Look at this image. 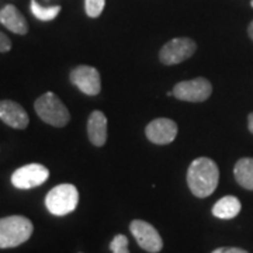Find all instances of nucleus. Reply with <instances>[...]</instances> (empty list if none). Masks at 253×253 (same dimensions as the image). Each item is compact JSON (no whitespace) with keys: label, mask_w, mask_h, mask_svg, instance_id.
Listing matches in <instances>:
<instances>
[{"label":"nucleus","mask_w":253,"mask_h":253,"mask_svg":"<svg viewBox=\"0 0 253 253\" xmlns=\"http://www.w3.org/2000/svg\"><path fill=\"white\" fill-rule=\"evenodd\" d=\"M218 181H219V169L212 159L197 158L189 166L187 186L196 197L206 199L211 196L217 189Z\"/></svg>","instance_id":"1"},{"label":"nucleus","mask_w":253,"mask_h":253,"mask_svg":"<svg viewBox=\"0 0 253 253\" xmlns=\"http://www.w3.org/2000/svg\"><path fill=\"white\" fill-rule=\"evenodd\" d=\"M34 225L27 217L10 215L0 218V249L17 248L33 235Z\"/></svg>","instance_id":"2"},{"label":"nucleus","mask_w":253,"mask_h":253,"mask_svg":"<svg viewBox=\"0 0 253 253\" xmlns=\"http://www.w3.org/2000/svg\"><path fill=\"white\" fill-rule=\"evenodd\" d=\"M34 109L38 117L44 123L56 128H62L71 120L69 110L66 109L62 100L52 91H46L42 96H40L34 103Z\"/></svg>","instance_id":"3"},{"label":"nucleus","mask_w":253,"mask_h":253,"mask_svg":"<svg viewBox=\"0 0 253 253\" xmlns=\"http://www.w3.org/2000/svg\"><path fill=\"white\" fill-rule=\"evenodd\" d=\"M78 203H79V191L73 184L69 183L54 187L45 197L46 210L56 217L71 214L78 207Z\"/></svg>","instance_id":"4"},{"label":"nucleus","mask_w":253,"mask_h":253,"mask_svg":"<svg viewBox=\"0 0 253 253\" xmlns=\"http://www.w3.org/2000/svg\"><path fill=\"white\" fill-rule=\"evenodd\" d=\"M197 49V44L187 37L173 38L162 46L159 59L163 65H177L189 59Z\"/></svg>","instance_id":"5"},{"label":"nucleus","mask_w":253,"mask_h":253,"mask_svg":"<svg viewBox=\"0 0 253 253\" xmlns=\"http://www.w3.org/2000/svg\"><path fill=\"white\" fill-rule=\"evenodd\" d=\"M173 96L181 101L203 103L211 96L212 86L206 78H196L193 81L179 82L173 87Z\"/></svg>","instance_id":"6"},{"label":"nucleus","mask_w":253,"mask_h":253,"mask_svg":"<svg viewBox=\"0 0 253 253\" xmlns=\"http://www.w3.org/2000/svg\"><path fill=\"white\" fill-rule=\"evenodd\" d=\"M49 177V170L44 165L40 163H30L26 166L18 168L11 174V183L16 189L28 190L38 187L44 184Z\"/></svg>","instance_id":"7"},{"label":"nucleus","mask_w":253,"mask_h":253,"mask_svg":"<svg viewBox=\"0 0 253 253\" xmlns=\"http://www.w3.org/2000/svg\"><path fill=\"white\" fill-rule=\"evenodd\" d=\"M129 231L135 238L136 244L139 245L144 251L149 253H158L162 251L163 241L162 236L156 231L154 225L142 219H134L129 224Z\"/></svg>","instance_id":"8"},{"label":"nucleus","mask_w":253,"mask_h":253,"mask_svg":"<svg viewBox=\"0 0 253 253\" xmlns=\"http://www.w3.org/2000/svg\"><path fill=\"white\" fill-rule=\"evenodd\" d=\"M71 82L84 94L96 96L101 90V79L96 68L87 65H79L71 72Z\"/></svg>","instance_id":"9"},{"label":"nucleus","mask_w":253,"mask_h":253,"mask_svg":"<svg viewBox=\"0 0 253 253\" xmlns=\"http://www.w3.org/2000/svg\"><path fill=\"white\" fill-rule=\"evenodd\" d=\"M145 134L152 144H170L177 135V124L169 118H156L146 126Z\"/></svg>","instance_id":"10"},{"label":"nucleus","mask_w":253,"mask_h":253,"mask_svg":"<svg viewBox=\"0 0 253 253\" xmlns=\"http://www.w3.org/2000/svg\"><path fill=\"white\" fill-rule=\"evenodd\" d=\"M0 120L14 129H26L30 124V118L21 104L13 100L0 101Z\"/></svg>","instance_id":"11"},{"label":"nucleus","mask_w":253,"mask_h":253,"mask_svg":"<svg viewBox=\"0 0 253 253\" xmlns=\"http://www.w3.org/2000/svg\"><path fill=\"white\" fill-rule=\"evenodd\" d=\"M0 23L1 26H4L11 33L18 34V36H24L28 33L27 20L21 14V11L13 4H6L0 10Z\"/></svg>","instance_id":"12"},{"label":"nucleus","mask_w":253,"mask_h":253,"mask_svg":"<svg viewBox=\"0 0 253 253\" xmlns=\"http://www.w3.org/2000/svg\"><path fill=\"white\" fill-rule=\"evenodd\" d=\"M87 135L94 146H103L107 141V117L99 110L93 111L87 120Z\"/></svg>","instance_id":"13"},{"label":"nucleus","mask_w":253,"mask_h":253,"mask_svg":"<svg viewBox=\"0 0 253 253\" xmlns=\"http://www.w3.org/2000/svg\"><path fill=\"white\" fill-rule=\"evenodd\" d=\"M241 201L235 196H225L214 204L212 215L219 219H232L241 212Z\"/></svg>","instance_id":"14"},{"label":"nucleus","mask_w":253,"mask_h":253,"mask_svg":"<svg viewBox=\"0 0 253 253\" xmlns=\"http://www.w3.org/2000/svg\"><path fill=\"white\" fill-rule=\"evenodd\" d=\"M234 176L241 187L253 190V158L239 159L234 168Z\"/></svg>","instance_id":"15"},{"label":"nucleus","mask_w":253,"mask_h":253,"mask_svg":"<svg viewBox=\"0 0 253 253\" xmlns=\"http://www.w3.org/2000/svg\"><path fill=\"white\" fill-rule=\"evenodd\" d=\"M30 7H31V13L34 14V17H37L41 21H51L54 20L59 11H61V6H51V7H44L41 6L38 1L36 0H31L30 3Z\"/></svg>","instance_id":"16"},{"label":"nucleus","mask_w":253,"mask_h":253,"mask_svg":"<svg viewBox=\"0 0 253 253\" xmlns=\"http://www.w3.org/2000/svg\"><path fill=\"white\" fill-rule=\"evenodd\" d=\"M106 6V0H84L86 14L91 18L99 17Z\"/></svg>","instance_id":"17"},{"label":"nucleus","mask_w":253,"mask_h":253,"mask_svg":"<svg viewBox=\"0 0 253 253\" xmlns=\"http://www.w3.org/2000/svg\"><path fill=\"white\" fill-rule=\"evenodd\" d=\"M110 251L113 253H129L128 251V239L126 235L118 234L110 242Z\"/></svg>","instance_id":"18"},{"label":"nucleus","mask_w":253,"mask_h":253,"mask_svg":"<svg viewBox=\"0 0 253 253\" xmlns=\"http://www.w3.org/2000/svg\"><path fill=\"white\" fill-rule=\"evenodd\" d=\"M11 49V41L6 34L0 31V52H9Z\"/></svg>","instance_id":"19"},{"label":"nucleus","mask_w":253,"mask_h":253,"mask_svg":"<svg viewBox=\"0 0 253 253\" xmlns=\"http://www.w3.org/2000/svg\"><path fill=\"white\" fill-rule=\"evenodd\" d=\"M211 253H249L245 249L241 248H218L215 251H212Z\"/></svg>","instance_id":"20"},{"label":"nucleus","mask_w":253,"mask_h":253,"mask_svg":"<svg viewBox=\"0 0 253 253\" xmlns=\"http://www.w3.org/2000/svg\"><path fill=\"white\" fill-rule=\"evenodd\" d=\"M248 126H249V131L253 134V113L248 116Z\"/></svg>","instance_id":"21"},{"label":"nucleus","mask_w":253,"mask_h":253,"mask_svg":"<svg viewBox=\"0 0 253 253\" xmlns=\"http://www.w3.org/2000/svg\"><path fill=\"white\" fill-rule=\"evenodd\" d=\"M248 34L251 37V40L253 41V20L251 21V24H249V27H248Z\"/></svg>","instance_id":"22"},{"label":"nucleus","mask_w":253,"mask_h":253,"mask_svg":"<svg viewBox=\"0 0 253 253\" xmlns=\"http://www.w3.org/2000/svg\"><path fill=\"white\" fill-rule=\"evenodd\" d=\"M251 4H252V7H253V0H252V1H251Z\"/></svg>","instance_id":"23"}]
</instances>
